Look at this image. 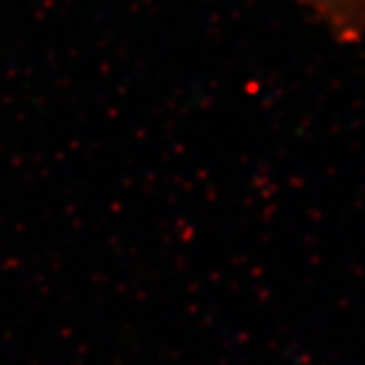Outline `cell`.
Masks as SVG:
<instances>
[{"mask_svg": "<svg viewBox=\"0 0 365 365\" xmlns=\"http://www.w3.org/2000/svg\"><path fill=\"white\" fill-rule=\"evenodd\" d=\"M315 18L339 42L359 44L365 38V0H291Z\"/></svg>", "mask_w": 365, "mask_h": 365, "instance_id": "obj_1", "label": "cell"}]
</instances>
